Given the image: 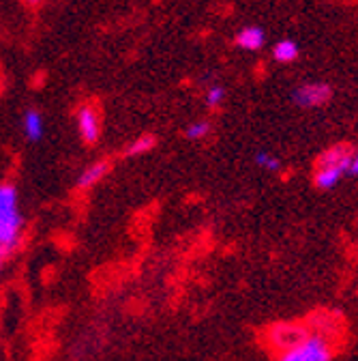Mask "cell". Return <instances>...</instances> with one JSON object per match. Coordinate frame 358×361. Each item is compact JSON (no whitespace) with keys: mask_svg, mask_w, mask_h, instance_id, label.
<instances>
[{"mask_svg":"<svg viewBox=\"0 0 358 361\" xmlns=\"http://www.w3.org/2000/svg\"><path fill=\"white\" fill-rule=\"evenodd\" d=\"M22 217L18 209V190L11 183L0 185V254L3 258L20 243Z\"/></svg>","mask_w":358,"mask_h":361,"instance_id":"6da1fadb","label":"cell"},{"mask_svg":"<svg viewBox=\"0 0 358 361\" xmlns=\"http://www.w3.org/2000/svg\"><path fill=\"white\" fill-rule=\"evenodd\" d=\"M352 153L354 151L347 145H335L320 155L316 174H313V183L318 190H333L341 183V178L347 174Z\"/></svg>","mask_w":358,"mask_h":361,"instance_id":"7a4b0ae2","label":"cell"},{"mask_svg":"<svg viewBox=\"0 0 358 361\" xmlns=\"http://www.w3.org/2000/svg\"><path fill=\"white\" fill-rule=\"evenodd\" d=\"M335 355L333 338L320 331H309L307 338H302L298 344L281 350L277 355V361H331Z\"/></svg>","mask_w":358,"mask_h":361,"instance_id":"3957f363","label":"cell"},{"mask_svg":"<svg viewBox=\"0 0 358 361\" xmlns=\"http://www.w3.org/2000/svg\"><path fill=\"white\" fill-rule=\"evenodd\" d=\"M294 104L300 108H322L331 102L333 88L326 82H307L294 90Z\"/></svg>","mask_w":358,"mask_h":361,"instance_id":"277c9868","label":"cell"},{"mask_svg":"<svg viewBox=\"0 0 358 361\" xmlns=\"http://www.w3.org/2000/svg\"><path fill=\"white\" fill-rule=\"evenodd\" d=\"M77 131L86 145H95L101 135V116L93 104H84L77 110Z\"/></svg>","mask_w":358,"mask_h":361,"instance_id":"5b68a950","label":"cell"},{"mask_svg":"<svg viewBox=\"0 0 358 361\" xmlns=\"http://www.w3.org/2000/svg\"><path fill=\"white\" fill-rule=\"evenodd\" d=\"M307 336H309V329H305L300 325H277L268 331V344H271L273 348L277 346V350L281 353V350L298 344Z\"/></svg>","mask_w":358,"mask_h":361,"instance_id":"8992f818","label":"cell"},{"mask_svg":"<svg viewBox=\"0 0 358 361\" xmlns=\"http://www.w3.org/2000/svg\"><path fill=\"white\" fill-rule=\"evenodd\" d=\"M266 41V35L260 26H245L236 32V45L247 52H255L260 50Z\"/></svg>","mask_w":358,"mask_h":361,"instance_id":"52a82bcc","label":"cell"},{"mask_svg":"<svg viewBox=\"0 0 358 361\" xmlns=\"http://www.w3.org/2000/svg\"><path fill=\"white\" fill-rule=\"evenodd\" d=\"M22 129L26 133V138L30 142H37L43 138V133H46V123H43V116L39 110H28L24 114V121H22Z\"/></svg>","mask_w":358,"mask_h":361,"instance_id":"ba28073f","label":"cell"},{"mask_svg":"<svg viewBox=\"0 0 358 361\" xmlns=\"http://www.w3.org/2000/svg\"><path fill=\"white\" fill-rule=\"evenodd\" d=\"M108 161H95V164H91L88 166L82 174H79V178H77V188L79 190H91L93 185H97L99 180L108 174Z\"/></svg>","mask_w":358,"mask_h":361,"instance_id":"9c48e42d","label":"cell"},{"mask_svg":"<svg viewBox=\"0 0 358 361\" xmlns=\"http://www.w3.org/2000/svg\"><path fill=\"white\" fill-rule=\"evenodd\" d=\"M273 59L277 63H294L298 59V45L292 39H281L275 50H273Z\"/></svg>","mask_w":358,"mask_h":361,"instance_id":"30bf717a","label":"cell"},{"mask_svg":"<svg viewBox=\"0 0 358 361\" xmlns=\"http://www.w3.org/2000/svg\"><path fill=\"white\" fill-rule=\"evenodd\" d=\"M157 145V140L153 135H142V138H136L127 149H124V155L127 157H138V155H146L148 151H153Z\"/></svg>","mask_w":358,"mask_h":361,"instance_id":"8fae6325","label":"cell"},{"mask_svg":"<svg viewBox=\"0 0 358 361\" xmlns=\"http://www.w3.org/2000/svg\"><path fill=\"white\" fill-rule=\"evenodd\" d=\"M255 164H257L262 170H266V172H281V168H283L281 159H279L277 155H273V153H268V151H257Z\"/></svg>","mask_w":358,"mask_h":361,"instance_id":"7c38bea8","label":"cell"},{"mask_svg":"<svg viewBox=\"0 0 358 361\" xmlns=\"http://www.w3.org/2000/svg\"><path fill=\"white\" fill-rule=\"evenodd\" d=\"M210 131H212V127H210L208 121H193L187 127L185 133H187L189 140H204V138H208V135H210Z\"/></svg>","mask_w":358,"mask_h":361,"instance_id":"4fadbf2b","label":"cell"},{"mask_svg":"<svg viewBox=\"0 0 358 361\" xmlns=\"http://www.w3.org/2000/svg\"><path fill=\"white\" fill-rule=\"evenodd\" d=\"M204 99H206V106H208V108H217V106H221V104H223V99H226V88H223L221 84H212V86H208V88H206Z\"/></svg>","mask_w":358,"mask_h":361,"instance_id":"5bb4252c","label":"cell"},{"mask_svg":"<svg viewBox=\"0 0 358 361\" xmlns=\"http://www.w3.org/2000/svg\"><path fill=\"white\" fill-rule=\"evenodd\" d=\"M347 174H352V176H358V151H354V153H352V159H350Z\"/></svg>","mask_w":358,"mask_h":361,"instance_id":"9a60e30c","label":"cell"},{"mask_svg":"<svg viewBox=\"0 0 358 361\" xmlns=\"http://www.w3.org/2000/svg\"><path fill=\"white\" fill-rule=\"evenodd\" d=\"M41 3H43V0H26V5H28V7H39Z\"/></svg>","mask_w":358,"mask_h":361,"instance_id":"2e32d148","label":"cell"},{"mask_svg":"<svg viewBox=\"0 0 358 361\" xmlns=\"http://www.w3.org/2000/svg\"><path fill=\"white\" fill-rule=\"evenodd\" d=\"M0 262H3V258H0Z\"/></svg>","mask_w":358,"mask_h":361,"instance_id":"e0dca14e","label":"cell"},{"mask_svg":"<svg viewBox=\"0 0 358 361\" xmlns=\"http://www.w3.org/2000/svg\"><path fill=\"white\" fill-rule=\"evenodd\" d=\"M0 258H3V254H0Z\"/></svg>","mask_w":358,"mask_h":361,"instance_id":"ac0fdd59","label":"cell"}]
</instances>
